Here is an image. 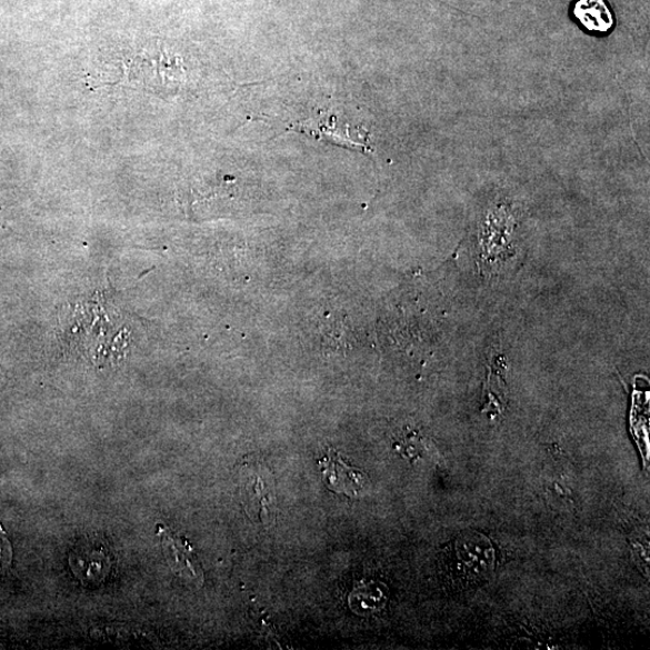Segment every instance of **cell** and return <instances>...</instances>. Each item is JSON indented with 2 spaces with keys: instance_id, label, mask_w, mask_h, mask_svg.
<instances>
[{
  "instance_id": "cell-3",
  "label": "cell",
  "mask_w": 650,
  "mask_h": 650,
  "mask_svg": "<svg viewBox=\"0 0 650 650\" xmlns=\"http://www.w3.org/2000/svg\"><path fill=\"white\" fill-rule=\"evenodd\" d=\"M572 17L590 34L603 36L614 27L613 12L606 0H576Z\"/></svg>"
},
{
  "instance_id": "cell-2",
  "label": "cell",
  "mask_w": 650,
  "mask_h": 650,
  "mask_svg": "<svg viewBox=\"0 0 650 650\" xmlns=\"http://www.w3.org/2000/svg\"><path fill=\"white\" fill-rule=\"evenodd\" d=\"M164 553L173 572L197 583L204 580L199 560L186 540L173 537L169 531H161Z\"/></svg>"
},
{
  "instance_id": "cell-4",
  "label": "cell",
  "mask_w": 650,
  "mask_h": 650,
  "mask_svg": "<svg viewBox=\"0 0 650 650\" xmlns=\"http://www.w3.org/2000/svg\"><path fill=\"white\" fill-rule=\"evenodd\" d=\"M241 477V499L248 513L257 517L267 524L270 511V489L262 474L246 468Z\"/></svg>"
},
{
  "instance_id": "cell-1",
  "label": "cell",
  "mask_w": 650,
  "mask_h": 650,
  "mask_svg": "<svg viewBox=\"0 0 650 650\" xmlns=\"http://www.w3.org/2000/svg\"><path fill=\"white\" fill-rule=\"evenodd\" d=\"M318 466L322 470L323 481L328 489L351 499L363 493L367 484L366 473L347 464L332 448H328L323 459L318 460Z\"/></svg>"
},
{
  "instance_id": "cell-5",
  "label": "cell",
  "mask_w": 650,
  "mask_h": 650,
  "mask_svg": "<svg viewBox=\"0 0 650 650\" xmlns=\"http://www.w3.org/2000/svg\"><path fill=\"white\" fill-rule=\"evenodd\" d=\"M386 603L383 590L374 583L360 582L350 597L351 609L357 613H374Z\"/></svg>"
}]
</instances>
